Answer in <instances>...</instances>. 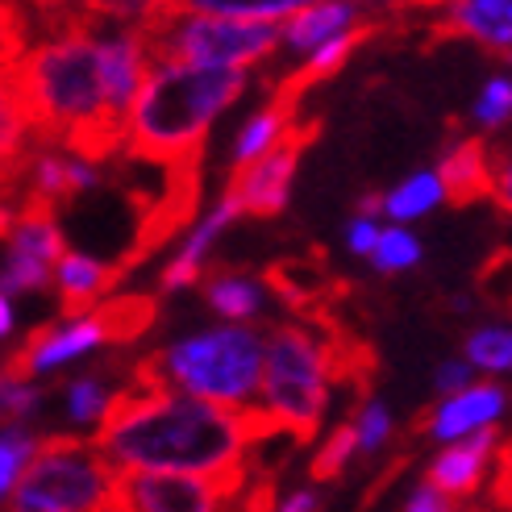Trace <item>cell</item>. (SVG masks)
<instances>
[{
	"label": "cell",
	"mask_w": 512,
	"mask_h": 512,
	"mask_svg": "<svg viewBox=\"0 0 512 512\" xmlns=\"http://www.w3.org/2000/svg\"><path fill=\"white\" fill-rule=\"evenodd\" d=\"M0 413H5V421H34L42 413L38 375L9 371L5 383H0Z\"/></svg>",
	"instance_id": "cell-30"
},
{
	"label": "cell",
	"mask_w": 512,
	"mask_h": 512,
	"mask_svg": "<svg viewBox=\"0 0 512 512\" xmlns=\"http://www.w3.org/2000/svg\"><path fill=\"white\" fill-rule=\"evenodd\" d=\"M442 30L454 38H467L512 55V0H446L442 5Z\"/></svg>",
	"instance_id": "cell-17"
},
{
	"label": "cell",
	"mask_w": 512,
	"mask_h": 512,
	"mask_svg": "<svg viewBox=\"0 0 512 512\" xmlns=\"http://www.w3.org/2000/svg\"><path fill=\"white\" fill-rule=\"evenodd\" d=\"M179 9L196 13H225V17H250V21H288L309 0H171Z\"/></svg>",
	"instance_id": "cell-27"
},
{
	"label": "cell",
	"mask_w": 512,
	"mask_h": 512,
	"mask_svg": "<svg viewBox=\"0 0 512 512\" xmlns=\"http://www.w3.org/2000/svg\"><path fill=\"white\" fill-rule=\"evenodd\" d=\"M354 429H358V446H363V458H375L383 446L396 438V421L388 413L383 400H363L354 413Z\"/></svg>",
	"instance_id": "cell-32"
},
{
	"label": "cell",
	"mask_w": 512,
	"mask_h": 512,
	"mask_svg": "<svg viewBox=\"0 0 512 512\" xmlns=\"http://www.w3.org/2000/svg\"><path fill=\"white\" fill-rule=\"evenodd\" d=\"M375 25L379 21H367V25H358V30H350V34H338V38H329L325 46H317L309 59H300L296 67H288V75L279 80V96H304L313 84H321V80H329V75H338L346 63H350V55L358 46H363L371 34H375Z\"/></svg>",
	"instance_id": "cell-20"
},
{
	"label": "cell",
	"mask_w": 512,
	"mask_h": 512,
	"mask_svg": "<svg viewBox=\"0 0 512 512\" xmlns=\"http://www.w3.org/2000/svg\"><path fill=\"white\" fill-rule=\"evenodd\" d=\"M354 458H363V446H358V429H354V421H342V425H334L321 438L309 471H313L317 483H334L354 463Z\"/></svg>",
	"instance_id": "cell-25"
},
{
	"label": "cell",
	"mask_w": 512,
	"mask_h": 512,
	"mask_svg": "<svg viewBox=\"0 0 512 512\" xmlns=\"http://www.w3.org/2000/svg\"><path fill=\"white\" fill-rule=\"evenodd\" d=\"M42 442L46 438H38L30 421H5V433H0V500L17 492V483L34 467Z\"/></svg>",
	"instance_id": "cell-24"
},
{
	"label": "cell",
	"mask_w": 512,
	"mask_h": 512,
	"mask_svg": "<svg viewBox=\"0 0 512 512\" xmlns=\"http://www.w3.org/2000/svg\"><path fill=\"white\" fill-rule=\"evenodd\" d=\"M275 508L279 512H317L321 508V492L317 488H296L288 496H275Z\"/></svg>",
	"instance_id": "cell-38"
},
{
	"label": "cell",
	"mask_w": 512,
	"mask_h": 512,
	"mask_svg": "<svg viewBox=\"0 0 512 512\" xmlns=\"http://www.w3.org/2000/svg\"><path fill=\"white\" fill-rule=\"evenodd\" d=\"M492 200L500 204V213L512 221V146L496 150V188H492Z\"/></svg>",
	"instance_id": "cell-36"
},
{
	"label": "cell",
	"mask_w": 512,
	"mask_h": 512,
	"mask_svg": "<svg viewBox=\"0 0 512 512\" xmlns=\"http://www.w3.org/2000/svg\"><path fill=\"white\" fill-rule=\"evenodd\" d=\"M504 413H508V392L492 379H475L471 388H463V392L438 396V404H433L429 417L421 421V433L429 442L446 446V442L467 438V433L500 425Z\"/></svg>",
	"instance_id": "cell-13"
},
{
	"label": "cell",
	"mask_w": 512,
	"mask_h": 512,
	"mask_svg": "<svg viewBox=\"0 0 512 512\" xmlns=\"http://www.w3.org/2000/svg\"><path fill=\"white\" fill-rule=\"evenodd\" d=\"M17 296L0 292V338H13V325H17Z\"/></svg>",
	"instance_id": "cell-39"
},
{
	"label": "cell",
	"mask_w": 512,
	"mask_h": 512,
	"mask_svg": "<svg viewBox=\"0 0 512 512\" xmlns=\"http://www.w3.org/2000/svg\"><path fill=\"white\" fill-rule=\"evenodd\" d=\"M313 134H317V125H296V130L275 150H267L263 159L229 171L225 192L242 204L246 217H279L288 209V196H292V184H296V167H300L304 146L313 142Z\"/></svg>",
	"instance_id": "cell-11"
},
{
	"label": "cell",
	"mask_w": 512,
	"mask_h": 512,
	"mask_svg": "<svg viewBox=\"0 0 512 512\" xmlns=\"http://www.w3.org/2000/svg\"><path fill=\"white\" fill-rule=\"evenodd\" d=\"M404 508L408 512H446V508H454V496H446L438 483H429V479H421L413 492H408V500H404Z\"/></svg>",
	"instance_id": "cell-35"
},
{
	"label": "cell",
	"mask_w": 512,
	"mask_h": 512,
	"mask_svg": "<svg viewBox=\"0 0 512 512\" xmlns=\"http://www.w3.org/2000/svg\"><path fill=\"white\" fill-rule=\"evenodd\" d=\"M279 438L254 408H225L134 371L117 392L113 413L96 429V446L117 471H192L246 483V454L254 442Z\"/></svg>",
	"instance_id": "cell-1"
},
{
	"label": "cell",
	"mask_w": 512,
	"mask_h": 512,
	"mask_svg": "<svg viewBox=\"0 0 512 512\" xmlns=\"http://www.w3.org/2000/svg\"><path fill=\"white\" fill-rule=\"evenodd\" d=\"M109 342H117L113 338V325H109L105 309L96 304V309L67 313L55 325L34 329V334L17 346L9 371H25V375H38L42 379V375H55V371H63L71 363H80V358L96 354L100 346H109Z\"/></svg>",
	"instance_id": "cell-10"
},
{
	"label": "cell",
	"mask_w": 512,
	"mask_h": 512,
	"mask_svg": "<svg viewBox=\"0 0 512 512\" xmlns=\"http://www.w3.org/2000/svg\"><path fill=\"white\" fill-rule=\"evenodd\" d=\"M442 200H450L446 184H442V171L438 167H433V171H413L408 179H400L388 196H383V217L413 225V221L429 217Z\"/></svg>",
	"instance_id": "cell-22"
},
{
	"label": "cell",
	"mask_w": 512,
	"mask_h": 512,
	"mask_svg": "<svg viewBox=\"0 0 512 512\" xmlns=\"http://www.w3.org/2000/svg\"><path fill=\"white\" fill-rule=\"evenodd\" d=\"M246 92L242 67H200L155 59L125 117V159L155 167H196L217 117Z\"/></svg>",
	"instance_id": "cell-3"
},
{
	"label": "cell",
	"mask_w": 512,
	"mask_h": 512,
	"mask_svg": "<svg viewBox=\"0 0 512 512\" xmlns=\"http://www.w3.org/2000/svg\"><path fill=\"white\" fill-rule=\"evenodd\" d=\"M367 21H375V17L367 13L363 0H309V5L296 9L288 21H279V55L296 67L329 38L350 34Z\"/></svg>",
	"instance_id": "cell-14"
},
{
	"label": "cell",
	"mask_w": 512,
	"mask_h": 512,
	"mask_svg": "<svg viewBox=\"0 0 512 512\" xmlns=\"http://www.w3.org/2000/svg\"><path fill=\"white\" fill-rule=\"evenodd\" d=\"M121 275H125V267L100 263L96 254L63 250V259H59V267H55V296H59V304H63V313L96 309L100 300H109V292L117 288Z\"/></svg>",
	"instance_id": "cell-18"
},
{
	"label": "cell",
	"mask_w": 512,
	"mask_h": 512,
	"mask_svg": "<svg viewBox=\"0 0 512 512\" xmlns=\"http://www.w3.org/2000/svg\"><path fill=\"white\" fill-rule=\"evenodd\" d=\"M229 500H246V483L192 471H121L117 508L134 512H213Z\"/></svg>",
	"instance_id": "cell-9"
},
{
	"label": "cell",
	"mask_w": 512,
	"mask_h": 512,
	"mask_svg": "<svg viewBox=\"0 0 512 512\" xmlns=\"http://www.w3.org/2000/svg\"><path fill=\"white\" fill-rule=\"evenodd\" d=\"M475 371H479V367L463 354L458 363H442V367H438V375H433V388H438V396L463 392V388H471V383H475Z\"/></svg>",
	"instance_id": "cell-34"
},
{
	"label": "cell",
	"mask_w": 512,
	"mask_h": 512,
	"mask_svg": "<svg viewBox=\"0 0 512 512\" xmlns=\"http://www.w3.org/2000/svg\"><path fill=\"white\" fill-rule=\"evenodd\" d=\"M467 358L483 375H512V325H479L467 338Z\"/></svg>",
	"instance_id": "cell-28"
},
{
	"label": "cell",
	"mask_w": 512,
	"mask_h": 512,
	"mask_svg": "<svg viewBox=\"0 0 512 512\" xmlns=\"http://www.w3.org/2000/svg\"><path fill=\"white\" fill-rule=\"evenodd\" d=\"M383 238V225H379V213H363L358 209L350 221H346V246L350 254H358V259H371L375 246Z\"/></svg>",
	"instance_id": "cell-33"
},
{
	"label": "cell",
	"mask_w": 512,
	"mask_h": 512,
	"mask_svg": "<svg viewBox=\"0 0 512 512\" xmlns=\"http://www.w3.org/2000/svg\"><path fill=\"white\" fill-rule=\"evenodd\" d=\"M500 446L504 442H500L496 425L492 429H479V433H467V438H458V442H446L438 454L429 458L425 479L438 483V488L446 496H454V500H471L483 488H492Z\"/></svg>",
	"instance_id": "cell-12"
},
{
	"label": "cell",
	"mask_w": 512,
	"mask_h": 512,
	"mask_svg": "<svg viewBox=\"0 0 512 512\" xmlns=\"http://www.w3.org/2000/svg\"><path fill=\"white\" fill-rule=\"evenodd\" d=\"M296 105H300L296 96H279L275 92L259 113H250L242 121L238 138H234V150H229V171H238V167H246L254 159H263L267 150H275L279 142H284L296 130V125H300L296 121Z\"/></svg>",
	"instance_id": "cell-19"
},
{
	"label": "cell",
	"mask_w": 512,
	"mask_h": 512,
	"mask_svg": "<svg viewBox=\"0 0 512 512\" xmlns=\"http://www.w3.org/2000/svg\"><path fill=\"white\" fill-rule=\"evenodd\" d=\"M204 304L221 321H259L267 313V288L263 279L242 275V271H217L204 279Z\"/></svg>",
	"instance_id": "cell-21"
},
{
	"label": "cell",
	"mask_w": 512,
	"mask_h": 512,
	"mask_svg": "<svg viewBox=\"0 0 512 512\" xmlns=\"http://www.w3.org/2000/svg\"><path fill=\"white\" fill-rule=\"evenodd\" d=\"M492 500L500 508H512V438L500 446V458H496V475H492Z\"/></svg>",
	"instance_id": "cell-37"
},
{
	"label": "cell",
	"mask_w": 512,
	"mask_h": 512,
	"mask_svg": "<svg viewBox=\"0 0 512 512\" xmlns=\"http://www.w3.org/2000/svg\"><path fill=\"white\" fill-rule=\"evenodd\" d=\"M42 200L17 196L5 209V275L0 292L9 296H34L55 288V267L63 259V225Z\"/></svg>",
	"instance_id": "cell-8"
},
{
	"label": "cell",
	"mask_w": 512,
	"mask_h": 512,
	"mask_svg": "<svg viewBox=\"0 0 512 512\" xmlns=\"http://www.w3.org/2000/svg\"><path fill=\"white\" fill-rule=\"evenodd\" d=\"M346 338H325L313 325L267 329V358L254 413L271 433L313 438L334 383L346 379Z\"/></svg>",
	"instance_id": "cell-4"
},
{
	"label": "cell",
	"mask_w": 512,
	"mask_h": 512,
	"mask_svg": "<svg viewBox=\"0 0 512 512\" xmlns=\"http://www.w3.org/2000/svg\"><path fill=\"white\" fill-rule=\"evenodd\" d=\"M421 254L425 250H421V238L413 234V229H408L404 221H388L375 254H371V267L379 275H400V271H413L421 263Z\"/></svg>",
	"instance_id": "cell-26"
},
{
	"label": "cell",
	"mask_w": 512,
	"mask_h": 512,
	"mask_svg": "<svg viewBox=\"0 0 512 512\" xmlns=\"http://www.w3.org/2000/svg\"><path fill=\"white\" fill-rule=\"evenodd\" d=\"M263 358H267V334H259L250 321H221L163 346L138 371L167 383V388L246 413L259 400Z\"/></svg>",
	"instance_id": "cell-5"
},
{
	"label": "cell",
	"mask_w": 512,
	"mask_h": 512,
	"mask_svg": "<svg viewBox=\"0 0 512 512\" xmlns=\"http://www.w3.org/2000/svg\"><path fill=\"white\" fill-rule=\"evenodd\" d=\"M155 59H179L200 67H242L254 71L279 55V21H250L225 13H196L167 5L146 21Z\"/></svg>",
	"instance_id": "cell-6"
},
{
	"label": "cell",
	"mask_w": 512,
	"mask_h": 512,
	"mask_svg": "<svg viewBox=\"0 0 512 512\" xmlns=\"http://www.w3.org/2000/svg\"><path fill=\"white\" fill-rule=\"evenodd\" d=\"M238 217H246L242 204L225 192L196 225H188L184 238H179V246H175V254H171V263L159 271V292H184V288L200 284L204 267H209V254H213V246H217V238H221Z\"/></svg>",
	"instance_id": "cell-15"
},
{
	"label": "cell",
	"mask_w": 512,
	"mask_h": 512,
	"mask_svg": "<svg viewBox=\"0 0 512 512\" xmlns=\"http://www.w3.org/2000/svg\"><path fill=\"white\" fill-rule=\"evenodd\" d=\"M5 100L30 117L38 138L109 163L125 150V117L113 105L96 13L63 9L50 30L13 50Z\"/></svg>",
	"instance_id": "cell-2"
},
{
	"label": "cell",
	"mask_w": 512,
	"mask_h": 512,
	"mask_svg": "<svg viewBox=\"0 0 512 512\" xmlns=\"http://www.w3.org/2000/svg\"><path fill=\"white\" fill-rule=\"evenodd\" d=\"M475 125L479 130H504V125L512 121V75H492L488 84L479 88L475 96Z\"/></svg>",
	"instance_id": "cell-31"
},
{
	"label": "cell",
	"mask_w": 512,
	"mask_h": 512,
	"mask_svg": "<svg viewBox=\"0 0 512 512\" xmlns=\"http://www.w3.org/2000/svg\"><path fill=\"white\" fill-rule=\"evenodd\" d=\"M109 325H113V338L117 342H134L142 338L150 321H155V300L150 296H117V300H100Z\"/></svg>",
	"instance_id": "cell-29"
},
{
	"label": "cell",
	"mask_w": 512,
	"mask_h": 512,
	"mask_svg": "<svg viewBox=\"0 0 512 512\" xmlns=\"http://www.w3.org/2000/svg\"><path fill=\"white\" fill-rule=\"evenodd\" d=\"M117 467L96 438H46L34 467L5 500L13 512H100L117 508Z\"/></svg>",
	"instance_id": "cell-7"
},
{
	"label": "cell",
	"mask_w": 512,
	"mask_h": 512,
	"mask_svg": "<svg viewBox=\"0 0 512 512\" xmlns=\"http://www.w3.org/2000/svg\"><path fill=\"white\" fill-rule=\"evenodd\" d=\"M442 171V184L450 204H475V200H488L496 188V150L488 146V138L479 134H463L446 146V155L438 163Z\"/></svg>",
	"instance_id": "cell-16"
},
{
	"label": "cell",
	"mask_w": 512,
	"mask_h": 512,
	"mask_svg": "<svg viewBox=\"0 0 512 512\" xmlns=\"http://www.w3.org/2000/svg\"><path fill=\"white\" fill-rule=\"evenodd\" d=\"M117 404V388H109L105 375H80L63 388V417L75 429H100Z\"/></svg>",
	"instance_id": "cell-23"
}]
</instances>
